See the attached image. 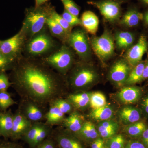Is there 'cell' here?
Wrapping results in <instances>:
<instances>
[{"label": "cell", "instance_id": "9a60e30c", "mask_svg": "<svg viewBox=\"0 0 148 148\" xmlns=\"http://www.w3.org/2000/svg\"><path fill=\"white\" fill-rule=\"evenodd\" d=\"M143 90L136 86H127L122 88L118 92V98L122 103L132 104L138 102L143 95Z\"/></svg>", "mask_w": 148, "mask_h": 148}, {"label": "cell", "instance_id": "ab89813d", "mask_svg": "<svg viewBox=\"0 0 148 148\" xmlns=\"http://www.w3.org/2000/svg\"><path fill=\"white\" fill-rule=\"evenodd\" d=\"M11 86L9 77L5 73H0V92L6 91Z\"/></svg>", "mask_w": 148, "mask_h": 148}, {"label": "cell", "instance_id": "f6af8a7d", "mask_svg": "<svg viewBox=\"0 0 148 148\" xmlns=\"http://www.w3.org/2000/svg\"><path fill=\"white\" fill-rule=\"evenodd\" d=\"M0 148H23L18 144L10 142L0 143Z\"/></svg>", "mask_w": 148, "mask_h": 148}, {"label": "cell", "instance_id": "484cf974", "mask_svg": "<svg viewBox=\"0 0 148 148\" xmlns=\"http://www.w3.org/2000/svg\"><path fill=\"white\" fill-rule=\"evenodd\" d=\"M145 64V61H142L132 68L125 84L132 85L143 81V71Z\"/></svg>", "mask_w": 148, "mask_h": 148}, {"label": "cell", "instance_id": "5bb4252c", "mask_svg": "<svg viewBox=\"0 0 148 148\" xmlns=\"http://www.w3.org/2000/svg\"><path fill=\"white\" fill-rule=\"evenodd\" d=\"M32 122L27 119L17 109L14 114L13 127L10 138L13 140H21Z\"/></svg>", "mask_w": 148, "mask_h": 148}, {"label": "cell", "instance_id": "ac0fdd59", "mask_svg": "<svg viewBox=\"0 0 148 148\" xmlns=\"http://www.w3.org/2000/svg\"><path fill=\"white\" fill-rule=\"evenodd\" d=\"M116 46L121 50H127L134 45L135 36L132 32L127 31H118L114 36Z\"/></svg>", "mask_w": 148, "mask_h": 148}, {"label": "cell", "instance_id": "60d3db41", "mask_svg": "<svg viewBox=\"0 0 148 148\" xmlns=\"http://www.w3.org/2000/svg\"><path fill=\"white\" fill-rule=\"evenodd\" d=\"M56 143L51 135L39 145L33 148H56Z\"/></svg>", "mask_w": 148, "mask_h": 148}, {"label": "cell", "instance_id": "d4e9b609", "mask_svg": "<svg viewBox=\"0 0 148 148\" xmlns=\"http://www.w3.org/2000/svg\"><path fill=\"white\" fill-rule=\"evenodd\" d=\"M77 136L81 140H91L98 138V131L95 125L91 122L85 121L81 129L76 134Z\"/></svg>", "mask_w": 148, "mask_h": 148}, {"label": "cell", "instance_id": "4dcf8cb0", "mask_svg": "<svg viewBox=\"0 0 148 148\" xmlns=\"http://www.w3.org/2000/svg\"><path fill=\"white\" fill-rule=\"evenodd\" d=\"M106 104V98L103 93L100 92L91 93L89 105L92 110L101 108Z\"/></svg>", "mask_w": 148, "mask_h": 148}, {"label": "cell", "instance_id": "f5cc1de1", "mask_svg": "<svg viewBox=\"0 0 148 148\" xmlns=\"http://www.w3.org/2000/svg\"><path fill=\"white\" fill-rule=\"evenodd\" d=\"M1 41L0 40V44H1Z\"/></svg>", "mask_w": 148, "mask_h": 148}, {"label": "cell", "instance_id": "8fae6325", "mask_svg": "<svg viewBox=\"0 0 148 148\" xmlns=\"http://www.w3.org/2000/svg\"><path fill=\"white\" fill-rule=\"evenodd\" d=\"M51 137L59 148H84L80 139L65 128L53 129Z\"/></svg>", "mask_w": 148, "mask_h": 148}, {"label": "cell", "instance_id": "52a82bcc", "mask_svg": "<svg viewBox=\"0 0 148 148\" xmlns=\"http://www.w3.org/2000/svg\"><path fill=\"white\" fill-rule=\"evenodd\" d=\"M91 48L102 63H105L115 54L114 37L108 29L100 36H93L90 38Z\"/></svg>", "mask_w": 148, "mask_h": 148}, {"label": "cell", "instance_id": "7402d4cb", "mask_svg": "<svg viewBox=\"0 0 148 148\" xmlns=\"http://www.w3.org/2000/svg\"><path fill=\"white\" fill-rule=\"evenodd\" d=\"M90 94L88 92H74L69 94L66 98L78 111L84 110L89 105Z\"/></svg>", "mask_w": 148, "mask_h": 148}, {"label": "cell", "instance_id": "e0dca14e", "mask_svg": "<svg viewBox=\"0 0 148 148\" xmlns=\"http://www.w3.org/2000/svg\"><path fill=\"white\" fill-rule=\"evenodd\" d=\"M82 27L87 33L95 36L98 31L99 20L98 16L90 11H85L80 18Z\"/></svg>", "mask_w": 148, "mask_h": 148}, {"label": "cell", "instance_id": "f35d334b", "mask_svg": "<svg viewBox=\"0 0 148 148\" xmlns=\"http://www.w3.org/2000/svg\"><path fill=\"white\" fill-rule=\"evenodd\" d=\"M114 128H118V125L115 121L112 120H107L101 121L97 125V128L99 132Z\"/></svg>", "mask_w": 148, "mask_h": 148}, {"label": "cell", "instance_id": "b9f144b4", "mask_svg": "<svg viewBox=\"0 0 148 148\" xmlns=\"http://www.w3.org/2000/svg\"><path fill=\"white\" fill-rule=\"evenodd\" d=\"M118 128H111L99 132L101 137L105 139H109L114 135Z\"/></svg>", "mask_w": 148, "mask_h": 148}, {"label": "cell", "instance_id": "7bdbcfd3", "mask_svg": "<svg viewBox=\"0 0 148 148\" xmlns=\"http://www.w3.org/2000/svg\"><path fill=\"white\" fill-rule=\"evenodd\" d=\"M141 109L142 113H144L148 117V92L142 99Z\"/></svg>", "mask_w": 148, "mask_h": 148}, {"label": "cell", "instance_id": "44dd1931", "mask_svg": "<svg viewBox=\"0 0 148 148\" xmlns=\"http://www.w3.org/2000/svg\"><path fill=\"white\" fill-rule=\"evenodd\" d=\"M49 108L46 114V124L53 127L54 125L62 124L65 114L60 111L55 104L52 102L49 104Z\"/></svg>", "mask_w": 148, "mask_h": 148}, {"label": "cell", "instance_id": "d590c367", "mask_svg": "<svg viewBox=\"0 0 148 148\" xmlns=\"http://www.w3.org/2000/svg\"><path fill=\"white\" fill-rule=\"evenodd\" d=\"M64 5L65 9L73 15L78 17L80 13L79 6L73 0H60Z\"/></svg>", "mask_w": 148, "mask_h": 148}, {"label": "cell", "instance_id": "4fadbf2b", "mask_svg": "<svg viewBox=\"0 0 148 148\" xmlns=\"http://www.w3.org/2000/svg\"><path fill=\"white\" fill-rule=\"evenodd\" d=\"M132 68L125 58L119 59L111 67L109 79L119 86L123 85L125 84Z\"/></svg>", "mask_w": 148, "mask_h": 148}, {"label": "cell", "instance_id": "ee69618b", "mask_svg": "<svg viewBox=\"0 0 148 148\" xmlns=\"http://www.w3.org/2000/svg\"><path fill=\"white\" fill-rule=\"evenodd\" d=\"M125 148H147L142 142L138 141H131L127 143Z\"/></svg>", "mask_w": 148, "mask_h": 148}, {"label": "cell", "instance_id": "ba28073f", "mask_svg": "<svg viewBox=\"0 0 148 148\" xmlns=\"http://www.w3.org/2000/svg\"><path fill=\"white\" fill-rule=\"evenodd\" d=\"M27 41V36L21 29L13 37L1 41L0 52L11 60L16 61L23 55Z\"/></svg>", "mask_w": 148, "mask_h": 148}, {"label": "cell", "instance_id": "4316f807", "mask_svg": "<svg viewBox=\"0 0 148 148\" xmlns=\"http://www.w3.org/2000/svg\"><path fill=\"white\" fill-rule=\"evenodd\" d=\"M114 112L112 108L107 105L99 108L92 110L90 114V116L92 119L98 121H103L110 119L113 116Z\"/></svg>", "mask_w": 148, "mask_h": 148}, {"label": "cell", "instance_id": "9c48e42d", "mask_svg": "<svg viewBox=\"0 0 148 148\" xmlns=\"http://www.w3.org/2000/svg\"><path fill=\"white\" fill-rule=\"evenodd\" d=\"M123 2L121 0H100L88 3L98 9L106 21L113 24L120 20Z\"/></svg>", "mask_w": 148, "mask_h": 148}, {"label": "cell", "instance_id": "1f68e13d", "mask_svg": "<svg viewBox=\"0 0 148 148\" xmlns=\"http://www.w3.org/2000/svg\"><path fill=\"white\" fill-rule=\"evenodd\" d=\"M52 102L64 114H69L75 110L71 102H69L66 98H58Z\"/></svg>", "mask_w": 148, "mask_h": 148}, {"label": "cell", "instance_id": "836d02e7", "mask_svg": "<svg viewBox=\"0 0 148 148\" xmlns=\"http://www.w3.org/2000/svg\"><path fill=\"white\" fill-rule=\"evenodd\" d=\"M125 140L121 135H114L108 139L106 143L107 148H123L124 147Z\"/></svg>", "mask_w": 148, "mask_h": 148}, {"label": "cell", "instance_id": "7c38bea8", "mask_svg": "<svg viewBox=\"0 0 148 148\" xmlns=\"http://www.w3.org/2000/svg\"><path fill=\"white\" fill-rule=\"evenodd\" d=\"M148 42L145 35L140 36L138 41L127 49L125 55V59L130 66L133 68L143 61V57L147 52Z\"/></svg>", "mask_w": 148, "mask_h": 148}, {"label": "cell", "instance_id": "ffe728a7", "mask_svg": "<svg viewBox=\"0 0 148 148\" xmlns=\"http://www.w3.org/2000/svg\"><path fill=\"white\" fill-rule=\"evenodd\" d=\"M143 14L135 8L130 9L119 20L121 26L132 28L137 27L140 21L143 20Z\"/></svg>", "mask_w": 148, "mask_h": 148}, {"label": "cell", "instance_id": "74e56055", "mask_svg": "<svg viewBox=\"0 0 148 148\" xmlns=\"http://www.w3.org/2000/svg\"><path fill=\"white\" fill-rule=\"evenodd\" d=\"M61 16L73 28L79 26L82 27V22L80 19L78 17L70 13L66 10H64Z\"/></svg>", "mask_w": 148, "mask_h": 148}, {"label": "cell", "instance_id": "816d5d0a", "mask_svg": "<svg viewBox=\"0 0 148 148\" xmlns=\"http://www.w3.org/2000/svg\"><path fill=\"white\" fill-rule=\"evenodd\" d=\"M139 1H140L141 2L143 3L148 5V0H139Z\"/></svg>", "mask_w": 148, "mask_h": 148}, {"label": "cell", "instance_id": "603a6c76", "mask_svg": "<svg viewBox=\"0 0 148 148\" xmlns=\"http://www.w3.org/2000/svg\"><path fill=\"white\" fill-rule=\"evenodd\" d=\"M47 27L51 34L63 44H66L69 36L63 27L51 17V15L47 20Z\"/></svg>", "mask_w": 148, "mask_h": 148}, {"label": "cell", "instance_id": "8992f818", "mask_svg": "<svg viewBox=\"0 0 148 148\" xmlns=\"http://www.w3.org/2000/svg\"><path fill=\"white\" fill-rule=\"evenodd\" d=\"M66 44L75 51L81 61L87 62L92 57L90 38L84 29L77 28L69 35Z\"/></svg>", "mask_w": 148, "mask_h": 148}, {"label": "cell", "instance_id": "7a4b0ae2", "mask_svg": "<svg viewBox=\"0 0 148 148\" xmlns=\"http://www.w3.org/2000/svg\"><path fill=\"white\" fill-rule=\"evenodd\" d=\"M61 45L51 36L47 28L27 41L23 55L31 58H42L58 49Z\"/></svg>", "mask_w": 148, "mask_h": 148}, {"label": "cell", "instance_id": "d6986e66", "mask_svg": "<svg viewBox=\"0 0 148 148\" xmlns=\"http://www.w3.org/2000/svg\"><path fill=\"white\" fill-rule=\"evenodd\" d=\"M142 116L141 109L132 106L124 107L119 112L121 120L127 125L141 120Z\"/></svg>", "mask_w": 148, "mask_h": 148}, {"label": "cell", "instance_id": "8d00e7d4", "mask_svg": "<svg viewBox=\"0 0 148 148\" xmlns=\"http://www.w3.org/2000/svg\"><path fill=\"white\" fill-rule=\"evenodd\" d=\"M15 62L0 52V73L12 69Z\"/></svg>", "mask_w": 148, "mask_h": 148}, {"label": "cell", "instance_id": "6da1fadb", "mask_svg": "<svg viewBox=\"0 0 148 148\" xmlns=\"http://www.w3.org/2000/svg\"><path fill=\"white\" fill-rule=\"evenodd\" d=\"M11 70V86L20 99L31 100L47 107L65 95L68 88L66 77L41 58L23 55Z\"/></svg>", "mask_w": 148, "mask_h": 148}, {"label": "cell", "instance_id": "277c9868", "mask_svg": "<svg viewBox=\"0 0 148 148\" xmlns=\"http://www.w3.org/2000/svg\"><path fill=\"white\" fill-rule=\"evenodd\" d=\"M43 5L27 10L25 13L21 29L27 36V40L47 28V19L53 9Z\"/></svg>", "mask_w": 148, "mask_h": 148}, {"label": "cell", "instance_id": "681fc988", "mask_svg": "<svg viewBox=\"0 0 148 148\" xmlns=\"http://www.w3.org/2000/svg\"><path fill=\"white\" fill-rule=\"evenodd\" d=\"M36 1V7H38L44 4L49 0H35Z\"/></svg>", "mask_w": 148, "mask_h": 148}, {"label": "cell", "instance_id": "3957f363", "mask_svg": "<svg viewBox=\"0 0 148 148\" xmlns=\"http://www.w3.org/2000/svg\"><path fill=\"white\" fill-rule=\"evenodd\" d=\"M65 77L68 88L79 92L96 82L99 76L87 62L80 61L75 63Z\"/></svg>", "mask_w": 148, "mask_h": 148}, {"label": "cell", "instance_id": "2e32d148", "mask_svg": "<svg viewBox=\"0 0 148 148\" xmlns=\"http://www.w3.org/2000/svg\"><path fill=\"white\" fill-rule=\"evenodd\" d=\"M84 118L78 111L75 110L65 117L63 124L65 129L76 135L79 132L84 123Z\"/></svg>", "mask_w": 148, "mask_h": 148}, {"label": "cell", "instance_id": "c3c4849f", "mask_svg": "<svg viewBox=\"0 0 148 148\" xmlns=\"http://www.w3.org/2000/svg\"><path fill=\"white\" fill-rule=\"evenodd\" d=\"M143 21L144 24L148 27V10L143 14Z\"/></svg>", "mask_w": 148, "mask_h": 148}, {"label": "cell", "instance_id": "5b68a950", "mask_svg": "<svg viewBox=\"0 0 148 148\" xmlns=\"http://www.w3.org/2000/svg\"><path fill=\"white\" fill-rule=\"evenodd\" d=\"M41 59L51 69L66 77L76 63L75 53L68 45L62 44L58 49Z\"/></svg>", "mask_w": 148, "mask_h": 148}, {"label": "cell", "instance_id": "f1b7e54d", "mask_svg": "<svg viewBox=\"0 0 148 148\" xmlns=\"http://www.w3.org/2000/svg\"><path fill=\"white\" fill-rule=\"evenodd\" d=\"M147 126L146 123L141 120L140 121L128 125L125 129L126 132L130 136L133 138H138L141 137Z\"/></svg>", "mask_w": 148, "mask_h": 148}, {"label": "cell", "instance_id": "bcb514c9", "mask_svg": "<svg viewBox=\"0 0 148 148\" xmlns=\"http://www.w3.org/2000/svg\"><path fill=\"white\" fill-rule=\"evenodd\" d=\"M141 137L142 138V143L147 148H148V126H147V128L144 130Z\"/></svg>", "mask_w": 148, "mask_h": 148}, {"label": "cell", "instance_id": "7dc6e473", "mask_svg": "<svg viewBox=\"0 0 148 148\" xmlns=\"http://www.w3.org/2000/svg\"><path fill=\"white\" fill-rule=\"evenodd\" d=\"M147 79H148V53L145 60V64L143 70V81Z\"/></svg>", "mask_w": 148, "mask_h": 148}, {"label": "cell", "instance_id": "e575fe53", "mask_svg": "<svg viewBox=\"0 0 148 148\" xmlns=\"http://www.w3.org/2000/svg\"><path fill=\"white\" fill-rule=\"evenodd\" d=\"M51 16L63 27L67 34L69 36L71 33L73 28L71 26L61 15L58 14L53 9L51 11Z\"/></svg>", "mask_w": 148, "mask_h": 148}, {"label": "cell", "instance_id": "cb8c5ba5", "mask_svg": "<svg viewBox=\"0 0 148 148\" xmlns=\"http://www.w3.org/2000/svg\"><path fill=\"white\" fill-rule=\"evenodd\" d=\"M14 114L11 111L0 112V136L10 138L13 127Z\"/></svg>", "mask_w": 148, "mask_h": 148}, {"label": "cell", "instance_id": "30bf717a", "mask_svg": "<svg viewBox=\"0 0 148 148\" xmlns=\"http://www.w3.org/2000/svg\"><path fill=\"white\" fill-rule=\"evenodd\" d=\"M18 109L25 117L32 123L41 122L45 120L48 110L47 107L26 99H20Z\"/></svg>", "mask_w": 148, "mask_h": 148}, {"label": "cell", "instance_id": "f546056e", "mask_svg": "<svg viewBox=\"0 0 148 148\" xmlns=\"http://www.w3.org/2000/svg\"><path fill=\"white\" fill-rule=\"evenodd\" d=\"M43 123L42 122L32 123L31 127L21 139V140L28 144L29 147L32 145L36 136L42 126Z\"/></svg>", "mask_w": 148, "mask_h": 148}, {"label": "cell", "instance_id": "83f0119b", "mask_svg": "<svg viewBox=\"0 0 148 148\" xmlns=\"http://www.w3.org/2000/svg\"><path fill=\"white\" fill-rule=\"evenodd\" d=\"M53 130L52 126L46 124L45 123H43L42 126L37 134L30 148L34 147L50 137L52 134Z\"/></svg>", "mask_w": 148, "mask_h": 148}, {"label": "cell", "instance_id": "d6a6232c", "mask_svg": "<svg viewBox=\"0 0 148 148\" xmlns=\"http://www.w3.org/2000/svg\"><path fill=\"white\" fill-rule=\"evenodd\" d=\"M16 103L7 91L0 92V110L5 111Z\"/></svg>", "mask_w": 148, "mask_h": 148}, {"label": "cell", "instance_id": "f907efd6", "mask_svg": "<svg viewBox=\"0 0 148 148\" xmlns=\"http://www.w3.org/2000/svg\"><path fill=\"white\" fill-rule=\"evenodd\" d=\"M95 148H107V147H106L105 142H104Z\"/></svg>", "mask_w": 148, "mask_h": 148}]
</instances>
